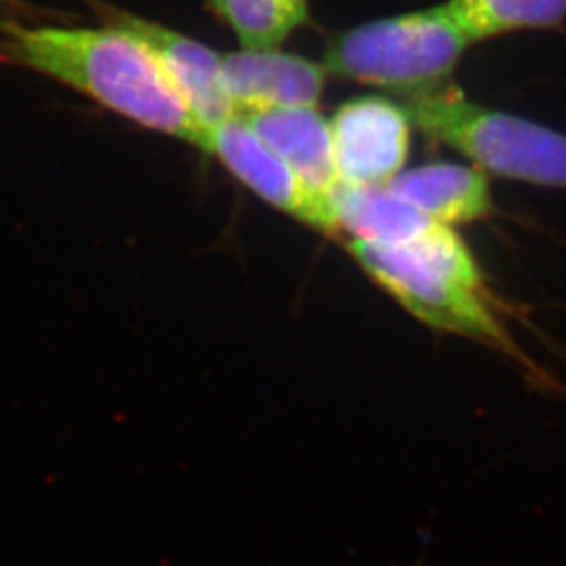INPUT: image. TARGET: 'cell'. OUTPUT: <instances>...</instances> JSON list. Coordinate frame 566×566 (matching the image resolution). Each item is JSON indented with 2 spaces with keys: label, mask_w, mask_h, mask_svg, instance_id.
<instances>
[{
  "label": "cell",
  "mask_w": 566,
  "mask_h": 566,
  "mask_svg": "<svg viewBox=\"0 0 566 566\" xmlns=\"http://www.w3.org/2000/svg\"><path fill=\"white\" fill-rule=\"evenodd\" d=\"M0 60L52 77L126 120L201 144L202 127L155 57L132 33L0 22Z\"/></svg>",
  "instance_id": "1"
},
{
  "label": "cell",
  "mask_w": 566,
  "mask_h": 566,
  "mask_svg": "<svg viewBox=\"0 0 566 566\" xmlns=\"http://www.w3.org/2000/svg\"><path fill=\"white\" fill-rule=\"evenodd\" d=\"M346 247L360 268L418 321L485 344L539 376L493 310L476 258L452 227L434 224L409 247L363 240H349Z\"/></svg>",
  "instance_id": "2"
},
{
  "label": "cell",
  "mask_w": 566,
  "mask_h": 566,
  "mask_svg": "<svg viewBox=\"0 0 566 566\" xmlns=\"http://www.w3.org/2000/svg\"><path fill=\"white\" fill-rule=\"evenodd\" d=\"M412 127L504 179L566 190V135L465 98L449 83L403 96Z\"/></svg>",
  "instance_id": "3"
},
{
  "label": "cell",
  "mask_w": 566,
  "mask_h": 566,
  "mask_svg": "<svg viewBox=\"0 0 566 566\" xmlns=\"http://www.w3.org/2000/svg\"><path fill=\"white\" fill-rule=\"evenodd\" d=\"M469 46L440 4L338 33L322 65L327 76L410 96L447 85Z\"/></svg>",
  "instance_id": "4"
},
{
  "label": "cell",
  "mask_w": 566,
  "mask_h": 566,
  "mask_svg": "<svg viewBox=\"0 0 566 566\" xmlns=\"http://www.w3.org/2000/svg\"><path fill=\"white\" fill-rule=\"evenodd\" d=\"M199 149L218 158L247 188L280 212L287 213L289 218L322 234L337 235L340 232L332 199L305 185L302 177L258 137L241 116L207 127Z\"/></svg>",
  "instance_id": "5"
},
{
  "label": "cell",
  "mask_w": 566,
  "mask_h": 566,
  "mask_svg": "<svg viewBox=\"0 0 566 566\" xmlns=\"http://www.w3.org/2000/svg\"><path fill=\"white\" fill-rule=\"evenodd\" d=\"M329 129L343 185L388 186L409 158L412 122L387 96L349 99L329 118Z\"/></svg>",
  "instance_id": "6"
},
{
  "label": "cell",
  "mask_w": 566,
  "mask_h": 566,
  "mask_svg": "<svg viewBox=\"0 0 566 566\" xmlns=\"http://www.w3.org/2000/svg\"><path fill=\"white\" fill-rule=\"evenodd\" d=\"M107 22L132 33L155 57L205 129L235 116L234 105L224 91L223 54L218 50L174 28L127 11H107Z\"/></svg>",
  "instance_id": "7"
},
{
  "label": "cell",
  "mask_w": 566,
  "mask_h": 566,
  "mask_svg": "<svg viewBox=\"0 0 566 566\" xmlns=\"http://www.w3.org/2000/svg\"><path fill=\"white\" fill-rule=\"evenodd\" d=\"M235 115L273 107H316L326 87L322 63L280 49H240L221 57Z\"/></svg>",
  "instance_id": "8"
},
{
  "label": "cell",
  "mask_w": 566,
  "mask_h": 566,
  "mask_svg": "<svg viewBox=\"0 0 566 566\" xmlns=\"http://www.w3.org/2000/svg\"><path fill=\"white\" fill-rule=\"evenodd\" d=\"M305 185L332 199L340 182L329 120L316 107H273L241 116Z\"/></svg>",
  "instance_id": "9"
},
{
  "label": "cell",
  "mask_w": 566,
  "mask_h": 566,
  "mask_svg": "<svg viewBox=\"0 0 566 566\" xmlns=\"http://www.w3.org/2000/svg\"><path fill=\"white\" fill-rule=\"evenodd\" d=\"M388 188L436 223H474L493 212L490 180L476 166L424 164L401 171Z\"/></svg>",
  "instance_id": "10"
},
{
  "label": "cell",
  "mask_w": 566,
  "mask_h": 566,
  "mask_svg": "<svg viewBox=\"0 0 566 566\" xmlns=\"http://www.w3.org/2000/svg\"><path fill=\"white\" fill-rule=\"evenodd\" d=\"M332 205L340 230L349 232L352 240L377 245L409 247L440 224L388 186L340 185L333 191Z\"/></svg>",
  "instance_id": "11"
},
{
  "label": "cell",
  "mask_w": 566,
  "mask_h": 566,
  "mask_svg": "<svg viewBox=\"0 0 566 566\" xmlns=\"http://www.w3.org/2000/svg\"><path fill=\"white\" fill-rule=\"evenodd\" d=\"M443 8L471 44L559 27L566 17V0H447Z\"/></svg>",
  "instance_id": "12"
},
{
  "label": "cell",
  "mask_w": 566,
  "mask_h": 566,
  "mask_svg": "<svg viewBox=\"0 0 566 566\" xmlns=\"http://www.w3.org/2000/svg\"><path fill=\"white\" fill-rule=\"evenodd\" d=\"M241 49H279L310 22V0H208Z\"/></svg>",
  "instance_id": "13"
}]
</instances>
